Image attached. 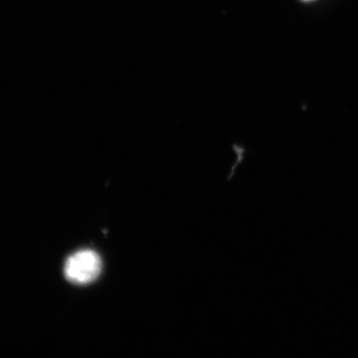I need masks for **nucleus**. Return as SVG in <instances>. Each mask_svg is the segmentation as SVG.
Wrapping results in <instances>:
<instances>
[{"mask_svg":"<svg viewBox=\"0 0 358 358\" xmlns=\"http://www.w3.org/2000/svg\"><path fill=\"white\" fill-rule=\"evenodd\" d=\"M303 1H310V0H303Z\"/></svg>","mask_w":358,"mask_h":358,"instance_id":"f03ea898","label":"nucleus"},{"mask_svg":"<svg viewBox=\"0 0 358 358\" xmlns=\"http://www.w3.org/2000/svg\"><path fill=\"white\" fill-rule=\"evenodd\" d=\"M101 267L99 255L92 250H83L66 259L64 274L71 283L87 285L99 276Z\"/></svg>","mask_w":358,"mask_h":358,"instance_id":"f257e3e1","label":"nucleus"}]
</instances>
